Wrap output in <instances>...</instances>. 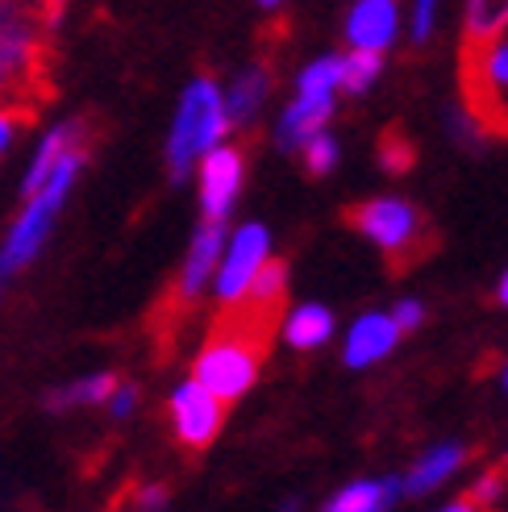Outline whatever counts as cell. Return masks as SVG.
<instances>
[{
  "instance_id": "cell-1",
  "label": "cell",
  "mask_w": 508,
  "mask_h": 512,
  "mask_svg": "<svg viewBox=\"0 0 508 512\" xmlns=\"http://www.w3.org/2000/svg\"><path fill=\"white\" fill-rule=\"evenodd\" d=\"M346 225L359 229L363 238H371L379 250H384L388 267L400 275L417 267L421 259L434 254V225L421 217L417 204L396 200V196H379V200H363L346 209Z\"/></svg>"
},
{
  "instance_id": "cell-2",
  "label": "cell",
  "mask_w": 508,
  "mask_h": 512,
  "mask_svg": "<svg viewBox=\"0 0 508 512\" xmlns=\"http://www.w3.org/2000/svg\"><path fill=\"white\" fill-rule=\"evenodd\" d=\"M88 155H92V146H75V150H67V155L59 159V167L50 171L46 184H42L34 196H25V209H21V217L13 221V229H9L5 250H0V279L17 275V271L42 250V242H46V234H50V225H55L59 204L67 200V192H71V184H75V175L84 171Z\"/></svg>"
},
{
  "instance_id": "cell-3",
  "label": "cell",
  "mask_w": 508,
  "mask_h": 512,
  "mask_svg": "<svg viewBox=\"0 0 508 512\" xmlns=\"http://www.w3.org/2000/svg\"><path fill=\"white\" fill-rule=\"evenodd\" d=\"M225 130H230V125H225L221 88L209 80V75H196L180 100L175 125H171V142H167L171 179H188V171L200 163V155H209V150L225 138Z\"/></svg>"
},
{
  "instance_id": "cell-4",
  "label": "cell",
  "mask_w": 508,
  "mask_h": 512,
  "mask_svg": "<svg viewBox=\"0 0 508 512\" xmlns=\"http://www.w3.org/2000/svg\"><path fill=\"white\" fill-rule=\"evenodd\" d=\"M459 88H463V113H475L484 100L508 88V30L484 42H463Z\"/></svg>"
},
{
  "instance_id": "cell-5",
  "label": "cell",
  "mask_w": 508,
  "mask_h": 512,
  "mask_svg": "<svg viewBox=\"0 0 508 512\" xmlns=\"http://www.w3.org/2000/svg\"><path fill=\"white\" fill-rule=\"evenodd\" d=\"M171 433L175 442H180L184 450H205L213 446V438L221 433V421H225V404L205 392L196 379L180 383V388L171 392Z\"/></svg>"
},
{
  "instance_id": "cell-6",
  "label": "cell",
  "mask_w": 508,
  "mask_h": 512,
  "mask_svg": "<svg viewBox=\"0 0 508 512\" xmlns=\"http://www.w3.org/2000/svg\"><path fill=\"white\" fill-rule=\"evenodd\" d=\"M242 171L246 159L238 146H213L209 155H200V204H205V217L225 221V213L234 209L242 192Z\"/></svg>"
},
{
  "instance_id": "cell-7",
  "label": "cell",
  "mask_w": 508,
  "mask_h": 512,
  "mask_svg": "<svg viewBox=\"0 0 508 512\" xmlns=\"http://www.w3.org/2000/svg\"><path fill=\"white\" fill-rule=\"evenodd\" d=\"M221 246H225V221L205 217V221H200V229H196V238H192V250H188V259H184L180 279H175V284L167 288L180 304H188V309H196L200 292H205L209 279L217 275Z\"/></svg>"
},
{
  "instance_id": "cell-8",
  "label": "cell",
  "mask_w": 508,
  "mask_h": 512,
  "mask_svg": "<svg viewBox=\"0 0 508 512\" xmlns=\"http://www.w3.org/2000/svg\"><path fill=\"white\" fill-rule=\"evenodd\" d=\"M267 250H271V238H267L263 225H242L238 229L234 242H230V254H225V263L217 271V296H221V304H234L250 288L254 271L267 263Z\"/></svg>"
},
{
  "instance_id": "cell-9",
  "label": "cell",
  "mask_w": 508,
  "mask_h": 512,
  "mask_svg": "<svg viewBox=\"0 0 508 512\" xmlns=\"http://www.w3.org/2000/svg\"><path fill=\"white\" fill-rule=\"evenodd\" d=\"M396 25H400L396 0H359V5L350 9L346 38L354 50H379V55H384L396 38Z\"/></svg>"
},
{
  "instance_id": "cell-10",
  "label": "cell",
  "mask_w": 508,
  "mask_h": 512,
  "mask_svg": "<svg viewBox=\"0 0 508 512\" xmlns=\"http://www.w3.org/2000/svg\"><path fill=\"white\" fill-rule=\"evenodd\" d=\"M271 92V59H259L254 67H246L234 88L221 96V105H225V125H234V130H246V125L259 117L263 109V100Z\"/></svg>"
},
{
  "instance_id": "cell-11",
  "label": "cell",
  "mask_w": 508,
  "mask_h": 512,
  "mask_svg": "<svg viewBox=\"0 0 508 512\" xmlns=\"http://www.w3.org/2000/svg\"><path fill=\"white\" fill-rule=\"evenodd\" d=\"M396 342H400L396 321L384 317V313H367V317L354 321L350 338H346V367H354V371L371 367V363H379L384 354H392Z\"/></svg>"
},
{
  "instance_id": "cell-12",
  "label": "cell",
  "mask_w": 508,
  "mask_h": 512,
  "mask_svg": "<svg viewBox=\"0 0 508 512\" xmlns=\"http://www.w3.org/2000/svg\"><path fill=\"white\" fill-rule=\"evenodd\" d=\"M329 117H334V96H296L284 121H279V146L300 150L313 134L325 130Z\"/></svg>"
},
{
  "instance_id": "cell-13",
  "label": "cell",
  "mask_w": 508,
  "mask_h": 512,
  "mask_svg": "<svg viewBox=\"0 0 508 512\" xmlns=\"http://www.w3.org/2000/svg\"><path fill=\"white\" fill-rule=\"evenodd\" d=\"M467 458H471V450H467V446H459V442L434 446V450H429V454L421 458V463L413 467V475H404V492H409V496H425V492L442 488V483L467 463Z\"/></svg>"
},
{
  "instance_id": "cell-14",
  "label": "cell",
  "mask_w": 508,
  "mask_h": 512,
  "mask_svg": "<svg viewBox=\"0 0 508 512\" xmlns=\"http://www.w3.org/2000/svg\"><path fill=\"white\" fill-rule=\"evenodd\" d=\"M400 492H404V479H384V483L359 479V483H350L346 492H338L334 500H329L325 512H384V508L396 504Z\"/></svg>"
},
{
  "instance_id": "cell-15",
  "label": "cell",
  "mask_w": 508,
  "mask_h": 512,
  "mask_svg": "<svg viewBox=\"0 0 508 512\" xmlns=\"http://www.w3.org/2000/svg\"><path fill=\"white\" fill-rule=\"evenodd\" d=\"M334 334V317H329L325 304H296L284 321V338L292 350H317Z\"/></svg>"
},
{
  "instance_id": "cell-16",
  "label": "cell",
  "mask_w": 508,
  "mask_h": 512,
  "mask_svg": "<svg viewBox=\"0 0 508 512\" xmlns=\"http://www.w3.org/2000/svg\"><path fill=\"white\" fill-rule=\"evenodd\" d=\"M117 375L113 371H100V375H84V379H75L67 383V388H55L46 396V408L50 413H67V408H80V404H105L117 388Z\"/></svg>"
},
{
  "instance_id": "cell-17",
  "label": "cell",
  "mask_w": 508,
  "mask_h": 512,
  "mask_svg": "<svg viewBox=\"0 0 508 512\" xmlns=\"http://www.w3.org/2000/svg\"><path fill=\"white\" fill-rule=\"evenodd\" d=\"M508 30V0H467L463 42H484Z\"/></svg>"
},
{
  "instance_id": "cell-18",
  "label": "cell",
  "mask_w": 508,
  "mask_h": 512,
  "mask_svg": "<svg viewBox=\"0 0 508 512\" xmlns=\"http://www.w3.org/2000/svg\"><path fill=\"white\" fill-rule=\"evenodd\" d=\"M379 71H384V55L379 50H350V55L342 59V84L350 96H363L375 80H379Z\"/></svg>"
},
{
  "instance_id": "cell-19",
  "label": "cell",
  "mask_w": 508,
  "mask_h": 512,
  "mask_svg": "<svg viewBox=\"0 0 508 512\" xmlns=\"http://www.w3.org/2000/svg\"><path fill=\"white\" fill-rule=\"evenodd\" d=\"M167 504V483H150V479H130L125 488L113 496L109 512H159Z\"/></svg>"
},
{
  "instance_id": "cell-20",
  "label": "cell",
  "mask_w": 508,
  "mask_h": 512,
  "mask_svg": "<svg viewBox=\"0 0 508 512\" xmlns=\"http://www.w3.org/2000/svg\"><path fill=\"white\" fill-rule=\"evenodd\" d=\"M375 155H379V167H384L388 175H404V171L417 163V146L404 138L400 125H388L384 138H379V150H375Z\"/></svg>"
},
{
  "instance_id": "cell-21",
  "label": "cell",
  "mask_w": 508,
  "mask_h": 512,
  "mask_svg": "<svg viewBox=\"0 0 508 512\" xmlns=\"http://www.w3.org/2000/svg\"><path fill=\"white\" fill-rule=\"evenodd\" d=\"M342 84V55H321L317 63L304 67L300 96H334Z\"/></svg>"
},
{
  "instance_id": "cell-22",
  "label": "cell",
  "mask_w": 508,
  "mask_h": 512,
  "mask_svg": "<svg viewBox=\"0 0 508 512\" xmlns=\"http://www.w3.org/2000/svg\"><path fill=\"white\" fill-rule=\"evenodd\" d=\"M38 121V105H25V100H0V155L13 146V138L21 130H30Z\"/></svg>"
},
{
  "instance_id": "cell-23",
  "label": "cell",
  "mask_w": 508,
  "mask_h": 512,
  "mask_svg": "<svg viewBox=\"0 0 508 512\" xmlns=\"http://www.w3.org/2000/svg\"><path fill=\"white\" fill-rule=\"evenodd\" d=\"M300 159H304V167H309V175H329L338 167V142L321 130L300 146Z\"/></svg>"
},
{
  "instance_id": "cell-24",
  "label": "cell",
  "mask_w": 508,
  "mask_h": 512,
  "mask_svg": "<svg viewBox=\"0 0 508 512\" xmlns=\"http://www.w3.org/2000/svg\"><path fill=\"white\" fill-rule=\"evenodd\" d=\"M504 492H508V475L492 467V471H484V475L471 483L463 500H471L475 508H484V512H496V504L504 500Z\"/></svg>"
},
{
  "instance_id": "cell-25",
  "label": "cell",
  "mask_w": 508,
  "mask_h": 512,
  "mask_svg": "<svg viewBox=\"0 0 508 512\" xmlns=\"http://www.w3.org/2000/svg\"><path fill=\"white\" fill-rule=\"evenodd\" d=\"M105 404H109V413H113V417H130V413H134V404H138V388H134V383H117L113 396H109Z\"/></svg>"
},
{
  "instance_id": "cell-26",
  "label": "cell",
  "mask_w": 508,
  "mask_h": 512,
  "mask_svg": "<svg viewBox=\"0 0 508 512\" xmlns=\"http://www.w3.org/2000/svg\"><path fill=\"white\" fill-rule=\"evenodd\" d=\"M434 13H438V0H417V21H413L417 42H429V34H434Z\"/></svg>"
},
{
  "instance_id": "cell-27",
  "label": "cell",
  "mask_w": 508,
  "mask_h": 512,
  "mask_svg": "<svg viewBox=\"0 0 508 512\" xmlns=\"http://www.w3.org/2000/svg\"><path fill=\"white\" fill-rule=\"evenodd\" d=\"M421 304L417 300H400L396 304V313H392V321H396V329H400V334H404V329H417L421 325Z\"/></svg>"
},
{
  "instance_id": "cell-28",
  "label": "cell",
  "mask_w": 508,
  "mask_h": 512,
  "mask_svg": "<svg viewBox=\"0 0 508 512\" xmlns=\"http://www.w3.org/2000/svg\"><path fill=\"white\" fill-rule=\"evenodd\" d=\"M442 512H484V508H475L471 500H454L450 508H442Z\"/></svg>"
},
{
  "instance_id": "cell-29",
  "label": "cell",
  "mask_w": 508,
  "mask_h": 512,
  "mask_svg": "<svg viewBox=\"0 0 508 512\" xmlns=\"http://www.w3.org/2000/svg\"><path fill=\"white\" fill-rule=\"evenodd\" d=\"M496 300L504 304V309H508V271H504V279H500V288H496Z\"/></svg>"
},
{
  "instance_id": "cell-30",
  "label": "cell",
  "mask_w": 508,
  "mask_h": 512,
  "mask_svg": "<svg viewBox=\"0 0 508 512\" xmlns=\"http://www.w3.org/2000/svg\"><path fill=\"white\" fill-rule=\"evenodd\" d=\"M259 5H263V9H271V13H275V9H284V0H259Z\"/></svg>"
},
{
  "instance_id": "cell-31",
  "label": "cell",
  "mask_w": 508,
  "mask_h": 512,
  "mask_svg": "<svg viewBox=\"0 0 508 512\" xmlns=\"http://www.w3.org/2000/svg\"><path fill=\"white\" fill-rule=\"evenodd\" d=\"M284 512H296V504H284Z\"/></svg>"
},
{
  "instance_id": "cell-32",
  "label": "cell",
  "mask_w": 508,
  "mask_h": 512,
  "mask_svg": "<svg viewBox=\"0 0 508 512\" xmlns=\"http://www.w3.org/2000/svg\"><path fill=\"white\" fill-rule=\"evenodd\" d=\"M504 383H508V367H504Z\"/></svg>"
},
{
  "instance_id": "cell-33",
  "label": "cell",
  "mask_w": 508,
  "mask_h": 512,
  "mask_svg": "<svg viewBox=\"0 0 508 512\" xmlns=\"http://www.w3.org/2000/svg\"><path fill=\"white\" fill-rule=\"evenodd\" d=\"M504 471H508V458H504Z\"/></svg>"
}]
</instances>
